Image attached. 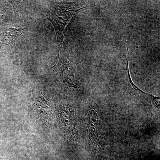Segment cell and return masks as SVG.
<instances>
[{"label":"cell","mask_w":160,"mask_h":160,"mask_svg":"<svg viewBox=\"0 0 160 160\" xmlns=\"http://www.w3.org/2000/svg\"><path fill=\"white\" fill-rule=\"evenodd\" d=\"M88 7L83 1L63 2L45 12L44 17L50 21L54 26L60 51L64 48L63 37L66 27L76 12Z\"/></svg>","instance_id":"6da1fadb"},{"label":"cell","mask_w":160,"mask_h":160,"mask_svg":"<svg viewBox=\"0 0 160 160\" xmlns=\"http://www.w3.org/2000/svg\"><path fill=\"white\" fill-rule=\"evenodd\" d=\"M59 114L63 131L68 137L74 140L76 135L77 125L75 111L68 105H62L60 106Z\"/></svg>","instance_id":"7a4b0ae2"},{"label":"cell","mask_w":160,"mask_h":160,"mask_svg":"<svg viewBox=\"0 0 160 160\" xmlns=\"http://www.w3.org/2000/svg\"><path fill=\"white\" fill-rule=\"evenodd\" d=\"M89 141L95 149H99L100 145V116L96 109L88 110L86 118Z\"/></svg>","instance_id":"3957f363"},{"label":"cell","mask_w":160,"mask_h":160,"mask_svg":"<svg viewBox=\"0 0 160 160\" xmlns=\"http://www.w3.org/2000/svg\"><path fill=\"white\" fill-rule=\"evenodd\" d=\"M137 48H136V49ZM135 50L131 52L129 51V48H127V54L126 56V70L127 72V76H128V80H129V82L130 83V85L132 87L133 89L135 90L140 95L142 96V97L145 99L147 100L151 105H152L154 108L157 109L158 111H160V98L157 97L155 96L152 95L151 94H149V93L145 92L143 91L142 89H140L139 87H138L135 84L132 82V80L131 77H130V72H129V59L130 58V54L132 53Z\"/></svg>","instance_id":"277c9868"},{"label":"cell","mask_w":160,"mask_h":160,"mask_svg":"<svg viewBox=\"0 0 160 160\" xmlns=\"http://www.w3.org/2000/svg\"><path fill=\"white\" fill-rule=\"evenodd\" d=\"M26 29L10 28L0 35V46H8L24 33Z\"/></svg>","instance_id":"5b68a950"},{"label":"cell","mask_w":160,"mask_h":160,"mask_svg":"<svg viewBox=\"0 0 160 160\" xmlns=\"http://www.w3.org/2000/svg\"><path fill=\"white\" fill-rule=\"evenodd\" d=\"M4 15L3 13H2V12H1L0 11V22H1L2 20V18L3 17V16Z\"/></svg>","instance_id":"8992f818"}]
</instances>
